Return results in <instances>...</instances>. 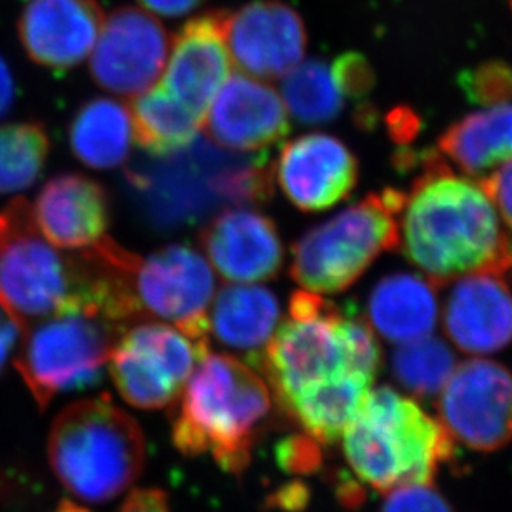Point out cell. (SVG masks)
Listing matches in <instances>:
<instances>
[{
	"label": "cell",
	"instance_id": "7",
	"mask_svg": "<svg viewBox=\"0 0 512 512\" xmlns=\"http://www.w3.org/2000/svg\"><path fill=\"white\" fill-rule=\"evenodd\" d=\"M47 453L50 468L70 494L105 503L140 478L145 439L137 421L102 396L60 411L50 429Z\"/></svg>",
	"mask_w": 512,
	"mask_h": 512
},
{
	"label": "cell",
	"instance_id": "4",
	"mask_svg": "<svg viewBox=\"0 0 512 512\" xmlns=\"http://www.w3.org/2000/svg\"><path fill=\"white\" fill-rule=\"evenodd\" d=\"M265 378L235 356L208 353L178 396L172 434L187 456L210 454L227 473L240 474L273 411Z\"/></svg>",
	"mask_w": 512,
	"mask_h": 512
},
{
	"label": "cell",
	"instance_id": "23",
	"mask_svg": "<svg viewBox=\"0 0 512 512\" xmlns=\"http://www.w3.org/2000/svg\"><path fill=\"white\" fill-rule=\"evenodd\" d=\"M368 315L373 330L391 343L429 336L438 323L433 283L409 273L386 276L371 291Z\"/></svg>",
	"mask_w": 512,
	"mask_h": 512
},
{
	"label": "cell",
	"instance_id": "19",
	"mask_svg": "<svg viewBox=\"0 0 512 512\" xmlns=\"http://www.w3.org/2000/svg\"><path fill=\"white\" fill-rule=\"evenodd\" d=\"M200 245L213 268L233 283L273 280L285 253L273 220L252 207H235L213 218L200 233Z\"/></svg>",
	"mask_w": 512,
	"mask_h": 512
},
{
	"label": "cell",
	"instance_id": "10",
	"mask_svg": "<svg viewBox=\"0 0 512 512\" xmlns=\"http://www.w3.org/2000/svg\"><path fill=\"white\" fill-rule=\"evenodd\" d=\"M124 286L133 321H172L193 340L210 345L208 310L217 281L197 250L170 245L148 258L127 252Z\"/></svg>",
	"mask_w": 512,
	"mask_h": 512
},
{
	"label": "cell",
	"instance_id": "3",
	"mask_svg": "<svg viewBox=\"0 0 512 512\" xmlns=\"http://www.w3.org/2000/svg\"><path fill=\"white\" fill-rule=\"evenodd\" d=\"M381 348L370 321L343 315L313 291H296L258 368L281 409L311 389L348 373L375 376Z\"/></svg>",
	"mask_w": 512,
	"mask_h": 512
},
{
	"label": "cell",
	"instance_id": "17",
	"mask_svg": "<svg viewBox=\"0 0 512 512\" xmlns=\"http://www.w3.org/2000/svg\"><path fill=\"white\" fill-rule=\"evenodd\" d=\"M104 20L97 0H29L17 20V34L32 62L65 74L87 59Z\"/></svg>",
	"mask_w": 512,
	"mask_h": 512
},
{
	"label": "cell",
	"instance_id": "13",
	"mask_svg": "<svg viewBox=\"0 0 512 512\" xmlns=\"http://www.w3.org/2000/svg\"><path fill=\"white\" fill-rule=\"evenodd\" d=\"M170 44L167 29L147 10L119 7L104 20L90 74L112 94L137 97L162 77Z\"/></svg>",
	"mask_w": 512,
	"mask_h": 512
},
{
	"label": "cell",
	"instance_id": "12",
	"mask_svg": "<svg viewBox=\"0 0 512 512\" xmlns=\"http://www.w3.org/2000/svg\"><path fill=\"white\" fill-rule=\"evenodd\" d=\"M439 421L454 441L493 453L512 441V373L496 361L456 366L441 389Z\"/></svg>",
	"mask_w": 512,
	"mask_h": 512
},
{
	"label": "cell",
	"instance_id": "25",
	"mask_svg": "<svg viewBox=\"0 0 512 512\" xmlns=\"http://www.w3.org/2000/svg\"><path fill=\"white\" fill-rule=\"evenodd\" d=\"M69 142L75 157L87 167L97 170L119 167L132 148L130 110L119 100H90L70 122Z\"/></svg>",
	"mask_w": 512,
	"mask_h": 512
},
{
	"label": "cell",
	"instance_id": "24",
	"mask_svg": "<svg viewBox=\"0 0 512 512\" xmlns=\"http://www.w3.org/2000/svg\"><path fill=\"white\" fill-rule=\"evenodd\" d=\"M438 150L469 175H483L512 158V104L491 105L444 130Z\"/></svg>",
	"mask_w": 512,
	"mask_h": 512
},
{
	"label": "cell",
	"instance_id": "14",
	"mask_svg": "<svg viewBox=\"0 0 512 512\" xmlns=\"http://www.w3.org/2000/svg\"><path fill=\"white\" fill-rule=\"evenodd\" d=\"M228 54L242 74L260 80L283 79L303 62L305 22L283 0H255L225 17Z\"/></svg>",
	"mask_w": 512,
	"mask_h": 512
},
{
	"label": "cell",
	"instance_id": "37",
	"mask_svg": "<svg viewBox=\"0 0 512 512\" xmlns=\"http://www.w3.org/2000/svg\"><path fill=\"white\" fill-rule=\"evenodd\" d=\"M143 9L162 17H182L192 14L207 0H137Z\"/></svg>",
	"mask_w": 512,
	"mask_h": 512
},
{
	"label": "cell",
	"instance_id": "8",
	"mask_svg": "<svg viewBox=\"0 0 512 512\" xmlns=\"http://www.w3.org/2000/svg\"><path fill=\"white\" fill-rule=\"evenodd\" d=\"M404 200L406 195L394 188L370 193L306 232L291 248L293 280L306 291L326 295L355 285L381 253L399 247Z\"/></svg>",
	"mask_w": 512,
	"mask_h": 512
},
{
	"label": "cell",
	"instance_id": "27",
	"mask_svg": "<svg viewBox=\"0 0 512 512\" xmlns=\"http://www.w3.org/2000/svg\"><path fill=\"white\" fill-rule=\"evenodd\" d=\"M281 99L288 114L303 125L335 120L345 109L346 100L330 65L316 59L300 62L283 77Z\"/></svg>",
	"mask_w": 512,
	"mask_h": 512
},
{
	"label": "cell",
	"instance_id": "39",
	"mask_svg": "<svg viewBox=\"0 0 512 512\" xmlns=\"http://www.w3.org/2000/svg\"><path fill=\"white\" fill-rule=\"evenodd\" d=\"M20 335H22V330L14 320H9L0 326V371L4 368L7 356H9L10 350L14 348Z\"/></svg>",
	"mask_w": 512,
	"mask_h": 512
},
{
	"label": "cell",
	"instance_id": "30",
	"mask_svg": "<svg viewBox=\"0 0 512 512\" xmlns=\"http://www.w3.org/2000/svg\"><path fill=\"white\" fill-rule=\"evenodd\" d=\"M459 87L474 105L504 104L512 99V67L503 60H489L459 75Z\"/></svg>",
	"mask_w": 512,
	"mask_h": 512
},
{
	"label": "cell",
	"instance_id": "2",
	"mask_svg": "<svg viewBox=\"0 0 512 512\" xmlns=\"http://www.w3.org/2000/svg\"><path fill=\"white\" fill-rule=\"evenodd\" d=\"M110 275L99 248L65 255L52 245L25 198L0 210V308L22 333L67 311H95L114 321Z\"/></svg>",
	"mask_w": 512,
	"mask_h": 512
},
{
	"label": "cell",
	"instance_id": "18",
	"mask_svg": "<svg viewBox=\"0 0 512 512\" xmlns=\"http://www.w3.org/2000/svg\"><path fill=\"white\" fill-rule=\"evenodd\" d=\"M225 17L227 10H212L188 20L173 40L163 70V89L202 120L232 67Z\"/></svg>",
	"mask_w": 512,
	"mask_h": 512
},
{
	"label": "cell",
	"instance_id": "6",
	"mask_svg": "<svg viewBox=\"0 0 512 512\" xmlns=\"http://www.w3.org/2000/svg\"><path fill=\"white\" fill-rule=\"evenodd\" d=\"M341 439L353 473L384 494L433 483L454 454V439L441 421L389 386L371 388Z\"/></svg>",
	"mask_w": 512,
	"mask_h": 512
},
{
	"label": "cell",
	"instance_id": "28",
	"mask_svg": "<svg viewBox=\"0 0 512 512\" xmlns=\"http://www.w3.org/2000/svg\"><path fill=\"white\" fill-rule=\"evenodd\" d=\"M49 135L34 122L0 125V195L32 187L49 157Z\"/></svg>",
	"mask_w": 512,
	"mask_h": 512
},
{
	"label": "cell",
	"instance_id": "31",
	"mask_svg": "<svg viewBox=\"0 0 512 512\" xmlns=\"http://www.w3.org/2000/svg\"><path fill=\"white\" fill-rule=\"evenodd\" d=\"M330 67L345 99L360 102L366 99L375 87V70L365 55L346 52L336 57Z\"/></svg>",
	"mask_w": 512,
	"mask_h": 512
},
{
	"label": "cell",
	"instance_id": "9",
	"mask_svg": "<svg viewBox=\"0 0 512 512\" xmlns=\"http://www.w3.org/2000/svg\"><path fill=\"white\" fill-rule=\"evenodd\" d=\"M124 326L95 311H67L37 321L22 333L15 370L40 409L57 394L99 380Z\"/></svg>",
	"mask_w": 512,
	"mask_h": 512
},
{
	"label": "cell",
	"instance_id": "29",
	"mask_svg": "<svg viewBox=\"0 0 512 512\" xmlns=\"http://www.w3.org/2000/svg\"><path fill=\"white\" fill-rule=\"evenodd\" d=\"M456 368V356L443 340L424 336L399 346L391 358V370L406 391L428 398L441 393Z\"/></svg>",
	"mask_w": 512,
	"mask_h": 512
},
{
	"label": "cell",
	"instance_id": "1",
	"mask_svg": "<svg viewBox=\"0 0 512 512\" xmlns=\"http://www.w3.org/2000/svg\"><path fill=\"white\" fill-rule=\"evenodd\" d=\"M399 213V245L433 285L469 273L512 275V242L483 188L459 177L434 150L421 155Z\"/></svg>",
	"mask_w": 512,
	"mask_h": 512
},
{
	"label": "cell",
	"instance_id": "40",
	"mask_svg": "<svg viewBox=\"0 0 512 512\" xmlns=\"http://www.w3.org/2000/svg\"><path fill=\"white\" fill-rule=\"evenodd\" d=\"M54 512H90L87 509L80 508L77 504L72 503V501H62V503L57 506Z\"/></svg>",
	"mask_w": 512,
	"mask_h": 512
},
{
	"label": "cell",
	"instance_id": "36",
	"mask_svg": "<svg viewBox=\"0 0 512 512\" xmlns=\"http://www.w3.org/2000/svg\"><path fill=\"white\" fill-rule=\"evenodd\" d=\"M386 122H388L389 135H391L394 142H411L418 133L419 119L413 110L406 109V107L394 109L388 115Z\"/></svg>",
	"mask_w": 512,
	"mask_h": 512
},
{
	"label": "cell",
	"instance_id": "32",
	"mask_svg": "<svg viewBox=\"0 0 512 512\" xmlns=\"http://www.w3.org/2000/svg\"><path fill=\"white\" fill-rule=\"evenodd\" d=\"M381 512H453V508L431 483L406 484L389 491Z\"/></svg>",
	"mask_w": 512,
	"mask_h": 512
},
{
	"label": "cell",
	"instance_id": "21",
	"mask_svg": "<svg viewBox=\"0 0 512 512\" xmlns=\"http://www.w3.org/2000/svg\"><path fill=\"white\" fill-rule=\"evenodd\" d=\"M32 208L40 232L62 250H89L107 238L109 200L92 178L77 173L52 178Z\"/></svg>",
	"mask_w": 512,
	"mask_h": 512
},
{
	"label": "cell",
	"instance_id": "22",
	"mask_svg": "<svg viewBox=\"0 0 512 512\" xmlns=\"http://www.w3.org/2000/svg\"><path fill=\"white\" fill-rule=\"evenodd\" d=\"M281 323L280 301L265 286H223L208 310V336L218 345L260 363L263 351Z\"/></svg>",
	"mask_w": 512,
	"mask_h": 512
},
{
	"label": "cell",
	"instance_id": "41",
	"mask_svg": "<svg viewBox=\"0 0 512 512\" xmlns=\"http://www.w3.org/2000/svg\"><path fill=\"white\" fill-rule=\"evenodd\" d=\"M509 2H511V9H512V0H509Z\"/></svg>",
	"mask_w": 512,
	"mask_h": 512
},
{
	"label": "cell",
	"instance_id": "34",
	"mask_svg": "<svg viewBox=\"0 0 512 512\" xmlns=\"http://www.w3.org/2000/svg\"><path fill=\"white\" fill-rule=\"evenodd\" d=\"M486 197L498 208L504 222L512 228V158L479 182Z\"/></svg>",
	"mask_w": 512,
	"mask_h": 512
},
{
	"label": "cell",
	"instance_id": "11",
	"mask_svg": "<svg viewBox=\"0 0 512 512\" xmlns=\"http://www.w3.org/2000/svg\"><path fill=\"white\" fill-rule=\"evenodd\" d=\"M208 343L153 320L125 326L110 351L109 370L120 396L140 409L177 403L188 378L210 353Z\"/></svg>",
	"mask_w": 512,
	"mask_h": 512
},
{
	"label": "cell",
	"instance_id": "15",
	"mask_svg": "<svg viewBox=\"0 0 512 512\" xmlns=\"http://www.w3.org/2000/svg\"><path fill=\"white\" fill-rule=\"evenodd\" d=\"M208 142L238 153L265 152L290 132V114L271 85L228 75L202 120Z\"/></svg>",
	"mask_w": 512,
	"mask_h": 512
},
{
	"label": "cell",
	"instance_id": "35",
	"mask_svg": "<svg viewBox=\"0 0 512 512\" xmlns=\"http://www.w3.org/2000/svg\"><path fill=\"white\" fill-rule=\"evenodd\" d=\"M120 512H168L167 494L160 489H137L125 499Z\"/></svg>",
	"mask_w": 512,
	"mask_h": 512
},
{
	"label": "cell",
	"instance_id": "33",
	"mask_svg": "<svg viewBox=\"0 0 512 512\" xmlns=\"http://www.w3.org/2000/svg\"><path fill=\"white\" fill-rule=\"evenodd\" d=\"M278 459L288 471L313 473L321 466V444L308 434L293 436L278 448Z\"/></svg>",
	"mask_w": 512,
	"mask_h": 512
},
{
	"label": "cell",
	"instance_id": "38",
	"mask_svg": "<svg viewBox=\"0 0 512 512\" xmlns=\"http://www.w3.org/2000/svg\"><path fill=\"white\" fill-rule=\"evenodd\" d=\"M15 85L14 77L10 74L9 65L4 57L0 55V119L7 115L10 107L14 104Z\"/></svg>",
	"mask_w": 512,
	"mask_h": 512
},
{
	"label": "cell",
	"instance_id": "20",
	"mask_svg": "<svg viewBox=\"0 0 512 512\" xmlns=\"http://www.w3.org/2000/svg\"><path fill=\"white\" fill-rule=\"evenodd\" d=\"M444 330L459 350L491 355L512 341V293L496 273L459 278L444 305Z\"/></svg>",
	"mask_w": 512,
	"mask_h": 512
},
{
	"label": "cell",
	"instance_id": "16",
	"mask_svg": "<svg viewBox=\"0 0 512 512\" xmlns=\"http://www.w3.org/2000/svg\"><path fill=\"white\" fill-rule=\"evenodd\" d=\"M273 173L285 197L301 212H323L355 190L358 160L338 138L310 133L281 148Z\"/></svg>",
	"mask_w": 512,
	"mask_h": 512
},
{
	"label": "cell",
	"instance_id": "26",
	"mask_svg": "<svg viewBox=\"0 0 512 512\" xmlns=\"http://www.w3.org/2000/svg\"><path fill=\"white\" fill-rule=\"evenodd\" d=\"M133 140L153 157H168L197 140L202 119L175 99L162 85L133 97Z\"/></svg>",
	"mask_w": 512,
	"mask_h": 512
},
{
	"label": "cell",
	"instance_id": "5",
	"mask_svg": "<svg viewBox=\"0 0 512 512\" xmlns=\"http://www.w3.org/2000/svg\"><path fill=\"white\" fill-rule=\"evenodd\" d=\"M143 212L157 227L198 222L218 207H255L273 197L266 153L223 152L195 142L185 150L127 172Z\"/></svg>",
	"mask_w": 512,
	"mask_h": 512
}]
</instances>
